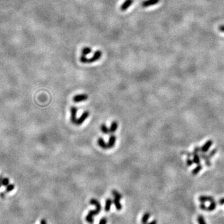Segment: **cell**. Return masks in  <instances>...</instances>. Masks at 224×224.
<instances>
[{"instance_id": "cell-4", "label": "cell", "mask_w": 224, "mask_h": 224, "mask_svg": "<svg viewBox=\"0 0 224 224\" xmlns=\"http://www.w3.org/2000/svg\"><path fill=\"white\" fill-rule=\"evenodd\" d=\"M77 108L76 106H72L70 109V113H71V116H70V120L71 122L73 124H76L77 123Z\"/></svg>"}, {"instance_id": "cell-7", "label": "cell", "mask_w": 224, "mask_h": 224, "mask_svg": "<svg viewBox=\"0 0 224 224\" xmlns=\"http://www.w3.org/2000/svg\"><path fill=\"white\" fill-rule=\"evenodd\" d=\"M133 3V0H125L120 6V10L122 11H126Z\"/></svg>"}, {"instance_id": "cell-17", "label": "cell", "mask_w": 224, "mask_h": 224, "mask_svg": "<svg viewBox=\"0 0 224 224\" xmlns=\"http://www.w3.org/2000/svg\"><path fill=\"white\" fill-rule=\"evenodd\" d=\"M151 215L150 214H149V212H146L145 214L143 215V217H142V220H141V222L143 224H147L148 223V219H149V217H150Z\"/></svg>"}, {"instance_id": "cell-24", "label": "cell", "mask_w": 224, "mask_h": 224, "mask_svg": "<svg viewBox=\"0 0 224 224\" xmlns=\"http://www.w3.org/2000/svg\"><path fill=\"white\" fill-rule=\"evenodd\" d=\"M2 184L3 186H8L9 184V180L8 178H4L2 179Z\"/></svg>"}, {"instance_id": "cell-20", "label": "cell", "mask_w": 224, "mask_h": 224, "mask_svg": "<svg viewBox=\"0 0 224 224\" xmlns=\"http://www.w3.org/2000/svg\"><path fill=\"white\" fill-rule=\"evenodd\" d=\"M197 222L199 224H207L204 217L202 216H199L197 217Z\"/></svg>"}, {"instance_id": "cell-3", "label": "cell", "mask_w": 224, "mask_h": 224, "mask_svg": "<svg viewBox=\"0 0 224 224\" xmlns=\"http://www.w3.org/2000/svg\"><path fill=\"white\" fill-rule=\"evenodd\" d=\"M88 97H89L88 95L85 93L78 94V95H75L73 97V101L74 102H77V103L81 102L87 100L88 99Z\"/></svg>"}, {"instance_id": "cell-26", "label": "cell", "mask_w": 224, "mask_h": 224, "mask_svg": "<svg viewBox=\"0 0 224 224\" xmlns=\"http://www.w3.org/2000/svg\"><path fill=\"white\" fill-rule=\"evenodd\" d=\"M200 208L201 210H206V208H207V206L205 205V203H204V202H202L201 204L200 205Z\"/></svg>"}, {"instance_id": "cell-33", "label": "cell", "mask_w": 224, "mask_h": 224, "mask_svg": "<svg viewBox=\"0 0 224 224\" xmlns=\"http://www.w3.org/2000/svg\"><path fill=\"white\" fill-rule=\"evenodd\" d=\"M147 224H157V220H153L152 222H149V223H147Z\"/></svg>"}, {"instance_id": "cell-34", "label": "cell", "mask_w": 224, "mask_h": 224, "mask_svg": "<svg viewBox=\"0 0 224 224\" xmlns=\"http://www.w3.org/2000/svg\"><path fill=\"white\" fill-rule=\"evenodd\" d=\"M0 196H1L2 197H5V194H4V193H1V194H0Z\"/></svg>"}, {"instance_id": "cell-8", "label": "cell", "mask_w": 224, "mask_h": 224, "mask_svg": "<svg viewBox=\"0 0 224 224\" xmlns=\"http://www.w3.org/2000/svg\"><path fill=\"white\" fill-rule=\"evenodd\" d=\"M212 143H213V141L212 140H209L207 141L204 144V146H202L201 148H200V151L202 152L203 153H206L209 151V148L211 147V146L212 145Z\"/></svg>"}, {"instance_id": "cell-14", "label": "cell", "mask_w": 224, "mask_h": 224, "mask_svg": "<svg viewBox=\"0 0 224 224\" xmlns=\"http://www.w3.org/2000/svg\"><path fill=\"white\" fill-rule=\"evenodd\" d=\"M117 128H118V123L114 121L111 124V126L110 128V133H114L116 131Z\"/></svg>"}, {"instance_id": "cell-1", "label": "cell", "mask_w": 224, "mask_h": 224, "mask_svg": "<svg viewBox=\"0 0 224 224\" xmlns=\"http://www.w3.org/2000/svg\"><path fill=\"white\" fill-rule=\"evenodd\" d=\"M90 203L92 205L95 206L96 207V209L94 210H90L88 213L87 216H86V220L89 223H92L93 222V217L95 216H97L101 212L102 206L100 203V202L96 199H92L90 200Z\"/></svg>"}, {"instance_id": "cell-13", "label": "cell", "mask_w": 224, "mask_h": 224, "mask_svg": "<svg viewBox=\"0 0 224 224\" xmlns=\"http://www.w3.org/2000/svg\"><path fill=\"white\" fill-rule=\"evenodd\" d=\"M120 199L118 198H115L114 197V200H113V203L116 207V209L118 210H121L122 208V206L120 203Z\"/></svg>"}, {"instance_id": "cell-22", "label": "cell", "mask_w": 224, "mask_h": 224, "mask_svg": "<svg viewBox=\"0 0 224 224\" xmlns=\"http://www.w3.org/2000/svg\"><path fill=\"white\" fill-rule=\"evenodd\" d=\"M193 162L197 164H200V156L198 154L194 155L193 157Z\"/></svg>"}, {"instance_id": "cell-11", "label": "cell", "mask_w": 224, "mask_h": 224, "mask_svg": "<svg viewBox=\"0 0 224 224\" xmlns=\"http://www.w3.org/2000/svg\"><path fill=\"white\" fill-rule=\"evenodd\" d=\"M97 143H98V144L99 145V146L103 149H106L109 148H108V144H106L105 143V141L103 140V138H99L98 139Z\"/></svg>"}, {"instance_id": "cell-32", "label": "cell", "mask_w": 224, "mask_h": 224, "mask_svg": "<svg viewBox=\"0 0 224 224\" xmlns=\"http://www.w3.org/2000/svg\"><path fill=\"white\" fill-rule=\"evenodd\" d=\"M41 224H47V222L45 219H42L41 221Z\"/></svg>"}, {"instance_id": "cell-29", "label": "cell", "mask_w": 224, "mask_h": 224, "mask_svg": "<svg viewBox=\"0 0 224 224\" xmlns=\"http://www.w3.org/2000/svg\"><path fill=\"white\" fill-rule=\"evenodd\" d=\"M199 150H200V148H198V147L195 148V149H194V151H193V155L197 154H198V152L199 151Z\"/></svg>"}, {"instance_id": "cell-30", "label": "cell", "mask_w": 224, "mask_h": 224, "mask_svg": "<svg viewBox=\"0 0 224 224\" xmlns=\"http://www.w3.org/2000/svg\"><path fill=\"white\" fill-rule=\"evenodd\" d=\"M219 204L221 205V206L224 205V197L220 199L219 200Z\"/></svg>"}, {"instance_id": "cell-5", "label": "cell", "mask_w": 224, "mask_h": 224, "mask_svg": "<svg viewBox=\"0 0 224 224\" xmlns=\"http://www.w3.org/2000/svg\"><path fill=\"white\" fill-rule=\"evenodd\" d=\"M89 116V112L88 111L84 112L82 114V115L80 116V118L77 119L76 125H81L85 122V120L88 118Z\"/></svg>"}, {"instance_id": "cell-19", "label": "cell", "mask_w": 224, "mask_h": 224, "mask_svg": "<svg viewBox=\"0 0 224 224\" xmlns=\"http://www.w3.org/2000/svg\"><path fill=\"white\" fill-rule=\"evenodd\" d=\"M202 166L200 164H198V166L193 170L192 173H193V175H197L202 170Z\"/></svg>"}, {"instance_id": "cell-23", "label": "cell", "mask_w": 224, "mask_h": 224, "mask_svg": "<svg viewBox=\"0 0 224 224\" xmlns=\"http://www.w3.org/2000/svg\"><path fill=\"white\" fill-rule=\"evenodd\" d=\"M15 185L14 184H9L7 187H6V193H10V192H11L12 190H13V189H15Z\"/></svg>"}, {"instance_id": "cell-31", "label": "cell", "mask_w": 224, "mask_h": 224, "mask_svg": "<svg viewBox=\"0 0 224 224\" xmlns=\"http://www.w3.org/2000/svg\"><path fill=\"white\" fill-rule=\"evenodd\" d=\"M219 30L221 32H223V33H224V26H220L219 27Z\"/></svg>"}, {"instance_id": "cell-9", "label": "cell", "mask_w": 224, "mask_h": 224, "mask_svg": "<svg viewBox=\"0 0 224 224\" xmlns=\"http://www.w3.org/2000/svg\"><path fill=\"white\" fill-rule=\"evenodd\" d=\"M199 200L201 202H212L214 200V199L213 198L212 196H201L199 197Z\"/></svg>"}, {"instance_id": "cell-25", "label": "cell", "mask_w": 224, "mask_h": 224, "mask_svg": "<svg viewBox=\"0 0 224 224\" xmlns=\"http://www.w3.org/2000/svg\"><path fill=\"white\" fill-rule=\"evenodd\" d=\"M193 160H191L190 159V157L189 158H187V161H186V163H187V165L188 166H191L192 165H193Z\"/></svg>"}, {"instance_id": "cell-2", "label": "cell", "mask_w": 224, "mask_h": 224, "mask_svg": "<svg viewBox=\"0 0 224 224\" xmlns=\"http://www.w3.org/2000/svg\"><path fill=\"white\" fill-rule=\"evenodd\" d=\"M102 56V52L100 50H97L95 52L93 56L91 58H87V56L81 55L80 57V61L83 63H90L99 60Z\"/></svg>"}, {"instance_id": "cell-18", "label": "cell", "mask_w": 224, "mask_h": 224, "mask_svg": "<svg viewBox=\"0 0 224 224\" xmlns=\"http://www.w3.org/2000/svg\"><path fill=\"white\" fill-rule=\"evenodd\" d=\"M100 129H101V131H102V133H103L105 134H109V133H110V129L104 123H103V124L101 125Z\"/></svg>"}, {"instance_id": "cell-16", "label": "cell", "mask_w": 224, "mask_h": 224, "mask_svg": "<svg viewBox=\"0 0 224 224\" xmlns=\"http://www.w3.org/2000/svg\"><path fill=\"white\" fill-rule=\"evenodd\" d=\"M216 207H217V203L214 200V201L211 202V203L209 207H207L206 211H208V212L214 211L216 209Z\"/></svg>"}, {"instance_id": "cell-10", "label": "cell", "mask_w": 224, "mask_h": 224, "mask_svg": "<svg viewBox=\"0 0 224 224\" xmlns=\"http://www.w3.org/2000/svg\"><path fill=\"white\" fill-rule=\"evenodd\" d=\"M116 140V137L113 135H111L109 138V143H107L108 144V148H112L115 144Z\"/></svg>"}, {"instance_id": "cell-6", "label": "cell", "mask_w": 224, "mask_h": 224, "mask_svg": "<svg viewBox=\"0 0 224 224\" xmlns=\"http://www.w3.org/2000/svg\"><path fill=\"white\" fill-rule=\"evenodd\" d=\"M159 2V0H145L144 1L141 6L143 8H148L149 6H152L153 5H157Z\"/></svg>"}, {"instance_id": "cell-15", "label": "cell", "mask_w": 224, "mask_h": 224, "mask_svg": "<svg viewBox=\"0 0 224 224\" xmlns=\"http://www.w3.org/2000/svg\"><path fill=\"white\" fill-rule=\"evenodd\" d=\"M81 52H82V55L87 56V55H89L92 52V49L89 47H85L82 48Z\"/></svg>"}, {"instance_id": "cell-28", "label": "cell", "mask_w": 224, "mask_h": 224, "mask_svg": "<svg viewBox=\"0 0 224 224\" xmlns=\"http://www.w3.org/2000/svg\"><path fill=\"white\" fill-rule=\"evenodd\" d=\"M216 152H217V149H214V150H212V151L210 153V154H209L208 156L210 158L211 157H212L213 156L215 155V154L216 153Z\"/></svg>"}, {"instance_id": "cell-21", "label": "cell", "mask_w": 224, "mask_h": 224, "mask_svg": "<svg viewBox=\"0 0 224 224\" xmlns=\"http://www.w3.org/2000/svg\"><path fill=\"white\" fill-rule=\"evenodd\" d=\"M112 195L115 198H118L120 199H122V194L120 193H119L116 190H112Z\"/></svg>"}, {"instance_id": "cell-12", "label": "cell", "mask_w": 224, "mask_h": 224, "mask_svg": "<svg viewBox=\"0 0 224 224\" xmlns=\"http://www.w3.org/2000/svg\"><path fill=\"white\" fill-rule=\"evenodd\" d=\"M112 203H113V201L110 198L106 199V202H105V210L106 212H109L110 210V208H111Z\"/></svg>"}, {"instance_id": "cell-35", "label": "cell", "mask_w": 224, "mask_h": 224, "mask_svg": "<svg viewBox=\"0 0 224 224\" xmlns=\"http://www.w3.org/2000/svg\"><path fill=\"white\" fill-rule=\"evenodd\" d=\"M2 184L1 183H0V187H1V186H2Z\"/></svg>"}, {"instance_id": "cell-27", "label": "cell", "mask_w": 224, "mask_h": 224, "mask_svg": "<svg viewBox=\"0 0 224 224\" xmlns=\"http://www.w3.org/2000/svg\"><path fill=\"white\" fill-rule=\"evenodd\" d=\"M106 223H107V219H106V218L105 217H103L100 222H99V224H106Z\"/></svg>"}]
</instances>
